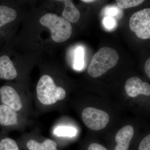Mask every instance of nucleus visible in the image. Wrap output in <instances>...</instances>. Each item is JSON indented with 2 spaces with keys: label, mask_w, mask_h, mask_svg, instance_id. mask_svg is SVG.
Instances as JSON below:
<instances>
[{
  "label": "nucleus",
  "mask_w": 150,
  "mask_h": 150,
  "mask_svg": "<svg viewBox=\"0 0 150 150\" xmlns=\"http://www.w3.org/2000/svg\"><path fill=\"white\" fill-rule=\"evenodd\" d=\"M119 60L118 52L114 48L103 47L94 54L88 69L89 75L93 78L102 76L115 67Z\"/></svg>",
  "instance_id": "nucleus-1"
},
{
  "label": "nucleus",
  "mask_w": 150,
  "mask_h": 150,
  "mask_svg": "<svg viewBox=\"0 0 150 150\" xmlns=\"http://www.w3.org/2000/svg\"><path fill=\"white\" fill-rule=\"evenodd\" d=\"M36 92L38 99L42 104L51 105L58 100L64 99L66 91L57 86L53 79L47 75H43L38 83Z\"/></svg>",
  "instance_id": "nucleus-2"
},
{
  "label": "nucleus",
  "mask_w": 150,
  "mask_h": 150,
  "mask_svg": "<svg viewBox=\"0 0 150 150\" xmlns=\"http://www.w3.org/2000/svg\"><path fill=\"white\" fill-rule=\"evenodd\" d=\"M39 21L40 24L50 29L52 39L55 42H64L71 35L72 28L71 23L55 14H46L40 19Z\"/></svg>",
  "instance_id": "nucleus-3"
},
{
  "label": "nucleus",
  "mask_w": 150,
  "mask_h": 150,
  "mask_svg": "<svg viewBox=\"0 0 150 150\" xmlns=\"http://www.w3.org/2000/svg\"><path fill=\"white\" fill-rule=\"evenodd\" d=\"M129 26L137 37L142 39L150 38V9L138 11L131 16Z\"/></svg>",
  "instance_id": "nucleus-4"
},
{
  "label": "nucleus",
  "mask_w": 150,
  "mask_h": 150,
  "mask_svg": "<svg viewBox=\"0 0 150 150\" xmlns=\"http://www.w3.org/2000/svg\"><path fill=\"white\" fill-rule=\"evenodd\" d=\"M82 118L86 126L94 131L104 129L109 121L107 112L93 107L85 108L82 113Z\"/></svg>",
  "instance_id": "nucleus-5"
},
{
  "label": "nucleus",
  "mask_w": 150,
  "mask_h": 150,
  "mask_svg": "<svg viewBox=\"0 0 150 150\" xmlns=\"http://www.w3.org/2000/svg\"><path fill=\"white\" fill-rule=\"evenodd\" d=\"M0 99L2 104L18 111L23 107L20 97L13 88L8 86H2L0 88Z\"/></svg>",
  "instance_id": "nucleus-6"
},
{
  "label": "nucleus",
  "mask_w": 150,
  "mask_h": 150,
  "mask_svg": "<svg viewBox=\"0 0 150 150\" xmlns=\"http://www.w3.org/2000/svg\"><path fill=\"white\" fill-rule=\"evenodd\" d=\"M125 88L126 93L131 97H135L139 94L150 95V85L137 77L128 79L125 84Z\"/></svg>",
  "instance_id": "nucleus-7"
},
{
  "label": "nucleus",
  "mask_w": 150,
  "mask_h": 150,
  "mask_svg": "<svg viewBox=\"0 0 150 150\" xmlns=\"http://www.w3.org/2000/svg\"><path fill=\"white\" fill-rule=\"evenodd\" d=\"M134 133V128L131 125L124 126L120 129L115 136V140L117 145L114 150H129Z\"/></svg>",
  "instance_id": "nucleus-8"
},
{
  "label": "nucleus",
  "mask_w": 150,
  "mask_h": 150,
  "mask_svg": "<svg viewBox=\"0 0 150 150\" xmlns=\"http://www.w3.org/2000/svg\"><path fill=\"white\" fill-rule=\"evenodd\" d=\"M17 76L16 70L8 56L4 55L0 57V79L10 80L15 79Z\"/></svg>",
  "instance_id": "nucleus-9"
},
{
  "label": "nucleus",
  "mask_w": 150,
  "mask_h": 150,
  "mask_svg": "<svg viewBox=\"0 0 150 150\" xmlns=\"http://www.w3.org/2000/svg\"><path fill=\"white\" fill-rule=\"evenodd\" d=\"M18 121L16 111L5 105L0 104V125L9 126L16 125Z\"/></svg>",
  "instance_id": "nucleus-10"
},
{
  "label": "nucleus",
  "mask_w": 150,
  "mask_h": 150,
  "mask_svg": "<svg viewBox=\"0 0 150 150\" xmlns=\"http://www.w3.org/2000/svg\"><path fill=\"white\" fill-rule=\"evenodd\" d=\"M64 4L65 7L62 13L63 18L71 23L77 22L80 17V12L79 9L70 0L59 1Z\"/></svg>",
  "instance_id": "nucleus-11"
},
{
  "label": "nucleus",
  "mask_w": 150,
  "mask_h": 150,
  "mask_svg": "<svg viewBox=\"0 0 150 150\" xmlns=\"http://www.w3.org/2000/svg\"><path fill=\"white\" fill-rule=\"evenodd\" d=\"M26 146L29 150H58L57 144L49 139L41 143L35 140H30L26 144Z\"/></svg>",
  "instance_id": "nucleus-12"
},
{
  "label": "nucleus",
  "mask_w": 150,
  "mask_h": 150,
  "mask_svg": "<svg viewBox=\"0 0 150 150\" xmlns=\"http://www.w3.org/2000/svg\"><path fill=\"white\" fill-rule=\"evenodd\" d=\"M17 15L16 11L13 8L5 6H0V28L13 21Z\"/></svg>",
  "instance_id": "nucleus-13"
},
{
  "label": "nucleus",
  "mask_w": 150,
  "mask_h": 150,
  "mask_svg": "<svg viewBox=\"0 0 150 150\" xmlns=\"http://www.w3.org/2000/svg\"><path fill=\"white\" fill-rule=\"evenodd\" d=\"M76 133V129L70 126H58L54 131V134L58 137H75Z\"/></svg>",
  "instance_id": "nucleus-14"
},
{
  "label": "nucleus",
  "mask_w": 150,
  "mask_h": 150,
  "mask_svg": "<svg viewBox=\"0 0 150 150\" xmlns=\"http://www.w3.org/2000/svg\"><path fill=\"white\" fill-rule=\"evenodd\" d=\"M0 150H19V149L14 140L6 138L0 141Z\"/></svg>",
  "instance_id": "nucleus-15"
},
{
  "label": "nucleus",
  "mask_w": 150,
  "mask_h": 150,
  "mask_svg": "<svg viewBox=\"0 0 150 150\" xmlns=\"http://www.w3.org/2000/svg\"><path fill=\"white\" fill-rule=\"evenodd\" d=\"M84 64L83 49L81 47H79L77 48L75 52L74 68L75 69L80 70L83 68Z\"/></svg>",
  "instance_id": "nucleus-16"
},
{
  "label": "nucleus",
  "mask_w": 150,
  "mask_h": 150,
  "mask_svg": "<svg viewBox=\"0 0 150 150\" xmlns=\"http://www.w3.org/2000/svg\"><path fill=\"white\" fill-rule=\"evenodd\" d=\"M116 3L121 8L126 9L139 5L144 1V0H117Z\"/></svg>",
  "instance_id": "nucleus-17"
},
{
  "label": "nucleus",
  "mask_w": 150,
  "mask_h": 150,
  "mask_svg": "<svg viewBox=\"0 0 150 150\" xmlns=\"http://www.w3.org/2000/svg\"><path fill=\"white\" fill-rule=\"evenodd\" d=\"M139 150H150V135H148L142 140Z\"/></svg>",
  "instance_id": "nucleus-18"
},
{
  "label": "nucleus",
  "mask_w": 150,
  "mask_h": 150,
  "mask_svg": "<svg viewBox=\"0 0 150 150\" xmlns=\"http://www.w3.org/2000/svg\"><path fill=\"white\" fill-rule=\"evenodd\" d=\"M103 23L105 27L108 28H111L115 25V20L111 17H107L104 18Z\"/></svg>",
  "instance_id": "nucleus-19"
},
{
  "label": "nucleus",
  "mask_w": 150,
  "mask_h": 150,
  "mask_svg": "<svg viewBox=\"0 0 150 150\" xmlns=\"http://www.w3.org/2000/svg\"><path fill=\"white\" fill-rule=\"evenodd\" d=\"M88 150H108L102 145L97 143H92L89 146Z\"/></svg>",
  "instance_id": "nucleus-20"
},
{
  "label": "nucleus",
  "mask_w": 150,
  "mask_h": 150,
  "mask_svg": "<svg viewBox=\"0 0 150 150\" xmlns=\"http://www.w3.org/2000/svg\"><path fill=\"white\" fill-rule=\"evenodd\" d=\"M145 71L147 76L150 78V59H149L146 61L145 64Z\"/></svg>",
  "instance_id": "nucleus-21"
},
{
  "label": "nucleus",
  "mask_w": 150,
  "mask_h": 150,
  "mask_svg": "<svg viewBox=\"0 0 150 150\" xmlns=\"http://www.w3.org/2000/svg\"><path fill=\"white\" fill-rule=\"evenodd\" d=\"M118 13V10L115 8H110L108 11V13L110 16H115Z\"/></svg>",
  "instance_id": "nucleus-22"
},
{
  "label": "nucleus",
  "mask_w": 150,
  "mask_h": 150,
  "mask_svg": "<svg viewBox=\"0 0 150 150\" xmlns=\"http://www.w3.org/2000/svg\"><path fill=\"white\" fill-rule=\"evenodd\" d=\"M81 1L85 3H91L96 1H94V0H82Z\"/></svg>",
  "instance_id": "nucleus-23"
}]
</instances>
